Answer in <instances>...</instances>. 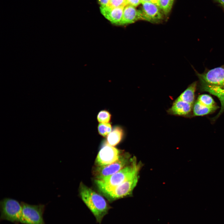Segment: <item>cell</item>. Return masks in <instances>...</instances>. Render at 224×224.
<instances>
[{"label":"cell","mask_w":224,"mask_h":224,"mask_svg":"<svg viewBox=\"0 0 224 224\" xmlns=\"http://www.w3.org/2000/svg\"><path fill=\"white\" fill-rule=\"evenodd\" d=\"M200 81L201 90L208 91L216 96L220 100L221 103V107L219 112L215 117V119L224 111V87L220 86L207 83Z\"/></svg>","instance_id":"12"},{"label":"cell","mask_w":224,"mask_h":224,"mask_svg":"<svg viewBox=\"0 0 224 224\" xmlns=\"http://www.w3.org/2000/svg\"><path fill=\"white\" fill-rule=\"evenodd\" d=\"M142 4V7L141 11L142 20L157 23L163 20L164 14L157 5L148 2Z\"/></svg>","instance_id":"9"},{"label":"cell","mask_w":224,"mask_h":224,"mask_svg":"<svg viewBox=\"0 0 224 224\" xmlns=\"http://www.w3.org/2000/svg\"><path fill=\"white\" fill-rule=\"evenodd\" d=\"M132 158L126 153L121 154L119 158L114 162L107 165L97 166L95 170L96 179L112 175L123 169L131 162Z\"/></svg>","instance_id":"6"},{"label":"cell","mask_w":224,"mask_h":224,"mask_svg":"<svg viewBox=\"0 0 224 224\" xmlns=\"http://www.w3.org/2000/svg\"><path fill=\"white\" fill-rule=\"evenodd\" d=\"M195 71L199 80L224 87V64L211 69H206L201 73Z\"/></svg>","instance_id":"7"},{"label":"cell","mask_w":224,"mask_h":224,"mask_svg":"<svg viewBox=\"0 0 224 224\" xmlns=\"http://www.w3.org/2000/svg\"><path fill=\"white\" fill-rule=\"evenodd\" d=\"M138 20H142L141 10H137L131 6L126 5L124 8L122 19L119 26L127 25Z\"/></svg>","instance_id":"13"},{"label":"cell","mask_w":224,"mask_h":224,"mask_svg":"<svg viewBox=\"0 0 224 224\" xmlns=\"http://www.w3.org/2000/svg\"><path fill=\"white\" fill-rule=\"evenodd\" d=\"M141 3L145 2H151L157 5L158 0H141Z\"/></svg>","instance_id":"24"},{"label":"cell","mask_w":224,"mask_h":224,"mask_svg":"<svg viewBox=\"0 0 224 224\" xmlns=\"http://www.w3.org/2000/svg\"><path fill=\"white\" fill-rule=\"evenodd\" d=\"M192 107L193 105L176 98L167 112L171 115L185 116L190 113Z\"/></svg>","instance_id":"11"},{"label":"cell","mask_w":224,"mask_h":224,"mask_svg":"<svg viewBox=\"0 0 224 224\" xmlns=\"http://www.w3.org/2000/svg\"><path fill=\"white\" fill-rule=\"evenodd\" d=\"M119 150L107 143L99 151L96 159L97 166H105L117 160L121 155Z\"/></svg>","instance_id":"8"},{"label":"cell","mask_w":224,"mask_h":224,"mask_svg":"<svg viewBox=\"0 0 224 224\" xmlns=\"http://www.w3.org/2000/svg\"><path fill=\"white\" fill-rule=\"evenodd\" d=\"M139 170L136 171L119 185L102 192L111 201L130 195L132 194L133 190L137 184Z\"/></svg>","instance_id":"3"},{"label":"cell","mask_w":224,"mask_h":224,"mask_svg":"<svg viewBox=\"0 0 224 224\" xmlns=\"http://www.w3.org/2000/svg\"><path fill=\"white\" fill-rule=\"evenodd\" d=\"M122 128L119 126L115 127L107 137V143L112 146L118 144L122 140L124 134Z\"/></svg>","instance_id":"14"},{"label":"cell","mask_w":224,"mask_h":224,"mask_svg":"<svg viewBox=\"0 0 224 224\" xmlns=\"http://www.w3.org/2000/svg\"><path fill=\"white\" fill-rule=\"evenodd\" d=\"M126 5H130L134 7L141 3V0H126Z\"/></svg>","instance_id":"22"},{"label":"cell","mask_w":224,"mask_h":224,"mask_svg":"<svg viewBox=\"0 0 224 224\" xmlns=\"http://www.w3.org/2000/svg\"><path fill=\"white\" fill-rule=\"evenodd\" d=\"M174 0H158L157 5L164 14L167 15L170 11Z\"/></svg>","instance_id":"17"},{"label":"cell","mask_w":224,"mask_h":224,"mask_svg":"<svg viewBox=\"0 0 224 224\" xmlns=\"http://www.w3.org/2000/svg\"><path fill=\"white\" fill-rule=\"evenodd\" d=\"M98 2L100 5V7L108 6L110 0H98Z\"/></svg>","instance_id":"23"},{"label":"cell","mask_w":224,"mask_h":224,"mask_svg":"<svg viewBox=\"0 0 224 224\" xmlns=\"http://www.w3.org/2000/svg\"><path fill=\"white\" fill-rule=\"evenodd\" d=\"M108 6L114 7H124L126 6V0H110Z\"/></svg>","instance_id":"21"},{"label":"cell","mask_w":224,"mask_h":224,"mask_svg":"<svg viewBox=\"0 0 224 224\" xmlns=\"http://www.w3.org/2000/svg\"><path fill=\"white\" fill-rule=\"evenodd\" d=\"M112 126L110 123H100L98 126V131L99 134L103 137H106L112 130Z\"/></svg>","instance_id":"19"},{"label":"cell","mask_w":224,"mask_h":224,"mask_svg":"<svg viewBox=\"0 0 224 224\" xmlns=\"http://www.w3.org/2000/svg\"><path fill=\"white\" fill-rule=\"evenodd\" d=\"M198 101L202 105L209 107L216 106L215 102L211 96L207 94H202L199 96Z\"/></svg>","instance_id":"18"},{"label":"cell","mask_w":224,"mask_h":224,"mask_svg":"<svg viewBox=\"0 0 224 224\" xmlns=\"http://www.w3.org/2000/svg\"><path fill=\"white\" fill-rule=\"evenodd\" d=\"M111 118L110 113L106 110L100 111L97 116V120L100 123H109Z\"/></svg>","instance_id":"20"},{"label":"cell","mask_w":224,"mask_h":224,"mask_svg":"<svg viewBox=\"0 0 224 224\" xmlns=\"http://www.w3.org/2000/svg\"><path fill=\"white\" fill-rule=\"evenodd\" d=\"M218 108L216 105L212 107L204 106L197 100L194 103L193 108L194 115L198 116L208 114L214 111Z\"/></svg>","instance_id":"16"},{"label":"cell","mask_w":224,"mask_h":224,"mask_svg":"<svg viewBox=\"0 0 224 224\" xmlns=\"http://www.w3.org/2000/svg\"><path fill=\"white\" fill-rule=\"evenodd\" d=\"M79 194L83 202L100 224L104 217L111 208L104 198L85 185L80 184Z\"/></svg>","instance_id":"1"},{"label":"cell","mask_w":224,"mask_h":224,"mask_svg":"<svg viewBox=\"0 0 224 224\" xmlns=\"http://www.w3.org/2000/svg\"><path fill=\"white\" fill-rule=\"evenodd\" d=\"M124 7H114L109 6L100 7L102 14L112 24L119 26L122 19Z\"/></svg>","instance_id":"10"},{"label":"cell","mask_w":224,"mask_h":224,"mask_svg":"<svg viewBox=\"0 0 224 224\" xmlns=\"http://www.w3.org/2000/svg\"><path fill=\"white\" fill-rule=\"evenodd\" d=\"M22 213L20 223L23 224H45L43 218L45 205H31L21 202Z\"/></svg>","instance_id":"5"},{"label":"cell","mask_w":224,"mask_h":224,"mask_svg":"<svg viewBox=\"0 0 224 224\" xmlns=\"http://www.w3.org/2000/svg\"><path fill=\"white\" fill-rule=\"evenodd\" d=\"M0 221L7 220L15 224H19L22 213L21 203L10 198H5L0 202Z\"/></svg>","instance_id":"4"},{"label":"cell","mask_w":224,"mask_h":224,"mask_svg":"<svg viewBox=\"0 0 224 224\" xmlns=\"http://www.w3.org/2000/svg\"><path fill=\"white\" fill-rule=\"evenodd\" d=\"M140 163H137L135 157L132 158L131 163L118 172L100 179L96 182L101 192L116 186L123 182L137 171L140 170Z\"/></svg>","instance_id":"2"},{"label":"cell","mask_w":224,"mask_h":224,"mask_svg":"<svg viewBox=\"0 0 224 224\" xmlns=\"http://www.w3.org/2000/svg\"><path fill=\"white\" fill-rule=\"evenodd\" d=\"M197 85L196 82H193L180 94L177 99L193 105Z\"/></svg>","instance_id":"15"},{"label":"cell","mask_w":224,"mask_h":224,"mask_svg":"<svg viewBox=\"0 0 224 224\" xmlns=\"http://www.w3.org/2000/svg\"><path fill=\"white\" fill-rule=\"evenodd\" d=\"M218 2L220 3L224 7V0H216Z\"/></svg>","instance_id":"25"}]
</instances>
